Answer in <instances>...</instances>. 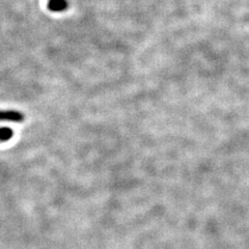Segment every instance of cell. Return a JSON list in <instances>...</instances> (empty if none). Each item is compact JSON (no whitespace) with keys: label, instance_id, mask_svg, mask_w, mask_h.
Segmentation results:
<instances>
[{"label":"cell","instance_id":"obj_1","mask_svg":"<svg viewBox=\"0 0 249 249\" xmlns=\"http://www.w3.org/2000/svg\"><path fill=\"white\" fill-rule=\"evenodd\" d=\"M25 120V116L20 111L16 110H0V121L22 123Z\"/></svg>","mask_w":249,"mask_h":249},{"label":"cell","instance_id":"obj_2","mask_svg":"<svg viewBox=\"0 0 249 249\" xmlns=\"http://www.w3.org/2000/svg\"><path fill=\"white\" fill-rule=\"evenodd\" d=\"M68 6L66 0H48V9L52 12L65 11Z\"/></svg>","mask_w":249,"mask_h":249},{"label":"cell","instance_id":"obj_3","mask_svg":"<svg viewBox=\"0 0 249 249\" xmlns=\"http://www.w3.org/2000/svg\"><path fill=\"white\" fill-rule=\"evenodd\" d=\"M14 136V131L11 128L1 127L0 128V142H5Z\"/></svg>","mask_w":249,"mask_h":249}]
</instances>
